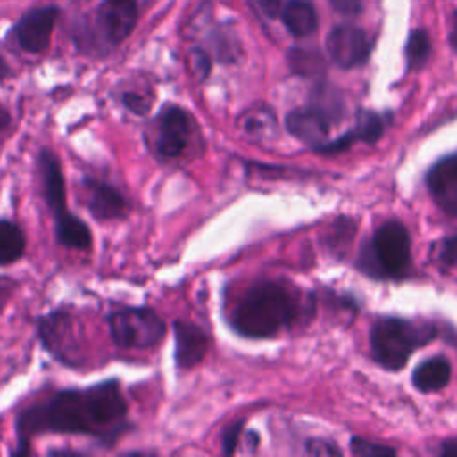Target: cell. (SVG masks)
Wrapping results in <instances>:
<instances>
[{
    "instance_id": "2",
    "label": "cell",
    "mask_w": 457,
    "mask_h": 457,
    "mask_svg": "<svg viewBox=\"0 0 457 457\" xmlns=\"http://www.w3.org/2000/svg\"><path fill=\"white\" fill-rule=\"evenodd\" d=\"M298 298L280 282L266 280L252 286L232 312V327L252 339H268L293 325Z\"/></svg>"
},
{
    "instance_id": "11",
    "label": "cell",
    "mask_w": 457,
    "mask_h": 457,
    "mask_svg": "<svg viewBox=\"0 0 457 457\" xmlns=\"http://www.w3.org/2000/svg\"><path fill=\"white\" fill-rule=\"evenodd\" d=\"M84 191V207L96 221H116L127 218L130 202L125 193L111 180L96 175H84L80 179Z\"/></svg>"
},
{
    "instance_id": "21",
    "label": "cell",
    "mask_w": 457,
    "mask_h": 457,
    "mask_svg": "<svg viewBox=\"0 0 457 457\" xmlns=\"http://www.w3.org/2000/svg\"><path fill=\"white\" fill-rule=\"evenodd\" d=\"M432 52L430 37L428 32L423 29H416L409 34L407 45H405V61H407V70L416 71L425 66Z\"/></svg>"
},
{
    "instance_id": "22",
    "label": "cell",
    "mask_w": 457,
    "mask_h": 457,
    "mask_svg": "<svg viewBox=\"0 0 457 457\" xmlns=\"http://www.w3.org/2000/svg\"><path fill=\"white\" fill-rule=\"evenodd\" d=\"M120 104L134 116H146L152 109V96L136 89H125L120 95Z\"/></svg>"
},
{
    "instance_id": "12",
    "label": "cell",
    "mask_w": 457,
    "mask_h": 457,
    "mask_svg": "<svg viewBox=\"0 0 457 457\" xmlns=\"http://www.w3.org/2000/svg\"><path fill=\"white\" fill-rule=\"evenodd\" d=\"M325 45L332 62L343 70L364 64L371 52V39L366 30L350 23L336 25L328 32Z\"/></svg>"
},
{
    "instance_id": "10",
    "label": "cell",
    "mask_w": 457,
    "mask_h": 457,
    "mask_svg": "<svg viewBox=\"0 0 457 457\" xmlns=\"http://www.w3.org/2000/svg\"><path fill=\"white\" fill-rule=\"evenodd\" d=\"M59 12H61L59 7L54 4L29 9L11 27L9 37L25 54H30V55L45 54L50 46Z\"/></svg>"
},
{
    "instance_id": "3",
    "label": "cell",
    "mask_w": 457,
    "mask_h": 457,
    "mask_svg": "<svg viewBox=\"0 0 457 457\" xmlns=\"http://www.w3.org/2000/svg\"><path fill=\"white\" fill-rule=\"evenodd\" d=\"M36 168L43 200L54 218L55 243L68 250L89 252L93 248V232L89 225L66 205V179L59 155L48 146H41L36 155Z\"/></svg>"
},
{
    "instance_id": "35",
    "label": "cell",
    "mask_w": 457,
    "mask_h": 457,
    "mask_svg": "<svg viewBox=\"0 0 457 457\" xmlns=\"http://www.w3.org/2000/svg\"><path fill=\"white\" fill-rule=\"evenodd\" d=\"M11 77H12V70H11L9 62L5 61V57L0 54V84H4Z\"/></svg>"
},
{
    "instance_id": "23",
    "label": "cell",
    "mask_w": 457,
    "mask_h": 457,
    "mask_svg": "<svg viewBox=\"0 0 457 457\" xmlns=\"http://www.w3.org/2000/svg\"><path fill=\"white\" fill-rule=\"evenodd\" d=\"M350 450L353 455H362V457H382V455L396 453V450L393 446H387L382 443H373V441H368L362 437H352Z\"/></svg>"
},
{
    "instance_id": "24",
    "label": "cell",
    "mask_w": 457,
    "mask_h": 457,
    "mask_svg": "<svg viewBox=\"0 0 457 457\" xmlns=\"http://www.w3.org/2000/svg\"><path fill=\"white\" fill-rule=\"evenodd\" d=\"M323 61H320L318 55H311L303 50L295 48V52H291V66L298 71V73H316L321 68Z\"/></svg>"
},
{
    "instance_id": "19",
    "label": "cell",
    "mask_w": 457,
    "mask_h": 457,
    "mask_svg": "<svg viewBox=\"0 0 457 457\" xmlns=\"http://www.w3.org/2000/svg\"><path fill=\"white\" fill-rule=\"evenodd\" d=\"M27 252V234L11 218H0V266H11L23 259Z\"/></svg>"
},
{
    "instance_id": "29",
    "label": "cell",
    "mask_w": 457,
    "mask_h": 457,
    "mask_svg": "<svg viewBox=\"0 0 457 457\" xmlns=\"http://www.w3.org/2000/svg\"><path fill=\"white\" fill-rule=\"evenodd\" d=\"M332 9L343 16H355L362 9V0H328Z\"/></svg>"
},
{
    "instance_id": "7",
    "label": "cell",
    "mask_w": 457,
    "mask_h": 457,
    "mask_svg": "<svg viewBox=\"0 0 457 457\" xmlns=\"http://www.w3.org/2000/svg\"><path fill=\"white\" fill-rule=\"evenodd\" d=\"M36 334L41 348L61 366L82 370L86 352L77 318L66 307H55L36 320Z\"/></svg>"
},
{
    "instance_id": "20",
    "label": "cell",
    "mask_w": 457,
    "mask_h": 457,
    "mask_svg": "<svg viewBox=\"0 0 457 457\" xmlns=\"http://www.w3.org/2000/svg\"><path fill=\"white\" fill-rule=\"evenodd\" d=\"M239 125H241V130L252 139H268L275 134V129H277L275 116L266 107H259L245 112L243 118L239 120Z\"/></svg>"
},
{
    "instance_id": "32",
    "label": "cell",
    "mask_w": 457,
    "mask_h": 457,
    "mask_svg": "<svg viewBox=\"0 0 457 457\" xmlns=\"http://www.w3.org/2000/svg\"><path fill=\"white\" fill-rule=\"evenodd\" d=\"M448 43L452 50L457 54V11L452 12L450 16V29H448Z\"/></svg>"
},
{
    "instance_id": "8",
    "label": "cell",
    "mask_w": 457,
    "mask_h": 457,
    "mask_svg": "<svg viewBox=\"0 0 457 457\" xmlns=\"http://www.w3.org/2000/svg\"><path fill=\"white\" fill-rule=\"evenodd\" d=\"M107 330L112 345L121 350H148L166 336V321L148 305H123L107 316Z\"/></svg>"
},
{
    "instance_id": "6",
    "label": "cell",
    "mask_w": 457,
    "mask_h": 457,
    "mask_svg": "<svg viewBox=\"0 0 457 457\" xmlns=\"http://www.w3.org/2000/svg\"><path fill=\"white\" fill-rule=\"evenodd\" d=\"M411 266V236L403 223H382L371 241L362 248L359 268L378 278H400Z\"/></svg>"
},
{
    "instance_id": "18",
    "label": "cell",
    "mask_w": 457,
    "mask_h": 457,
    "mask_svg": "<svg viewBox=\"0 0 457 457\" xmlns=\"http://www.w3.org/2000/svg\"><path fill=\"white\" fill-rule=\"evenodd\" d=\"M452 375L450 362L443 357H430L416 366L412 371V384L421 393H434L443 389Z\"/></svg>"
},
{
    "instance_id": "17",
    "label": "cell",
    "mask_w": 457,
    "mask_h": 457,
    "mask_svg": "<svg viewBox=\"0 0 457 457\" xmlns=\"http://www.w3.org/2000/svg\"><path fill=\"white\" fill-rule=\"evenodd\" d=\"M280 18L287 32L295 37L311 36L318 29L316 9L307 0H289L280 11Z\"/></svg>"
},
{
    "instance_id": "4",
    "label": "cell",
    "mask_w": 457,
    "mask_h": 457,
    "mask_svg": "<svg viewBox=\"0 0 457 457\" xmlns=\"http://www.w3.org/2000/svg\"><path fill=\"white\" fill-rule=\"evenodd\" d=\"M137 21V0H100L91 18L75 21L71 39L80 54L102 59L132 36Z\"/></svg>"
},
{
    "instance_id": "15",
    "label": "cell",
    "mask_w": 457,
    "mask_h": 457,
    "mask_svg": "<svg viewBox=\"0 0 457 457\" xmlns=\"http://www.w3.org/2000/svg\"><path fill=\"white\" fill-rule=\"evenodd\" d=\"M434 202L448 214L457 216V155L439 159L425 177Z\"/></svg>"
},
{
    "instance_id": "1",
    "label": "cell",
    "mask_w": 457,
    "mask_h": 457,
    "mask_svg": "<svg viewBox=\"0 0 457 457\" xmlns=\"http://www.w3.org/2000/svg\"><path fill=\"white\" fill-rule=\"evenodd\" d=\"M132 430L129 402L120 378L86 387H64L25 405L14 418L16 446L11 455L30 453L37 436L62 434L93 437L102 448H114Z\"/></svg>"
},
{
    "instance_id": "26",
    "label": "cell",
    "mask_w": 457,
    "mask_h": 457,
    "mask_svg": "<svg viewBox=\"0 0 457 457\" xmlns=\"http://www.w3.org/2000/svg\"><path fill=\"white\" fill-rule=\"evenodd\" d=\"M241 427H243V420L228 425L223 434H221V446H223V453L230 455L234 453L237 441H239V434H241Z\"/></svg>"
},
{
    "instance_id": "5",
    "label": "cell",
    "mask_w": 457,
    "mask_h": 457,
    "mask_svg": "<svg viewBox=\"0 0 457 457\" xmlns=\"http://www.w3.org/2000/svg\"><path fill=\"white\" fill-rule=\"evenodd\" d=\"M436 336V327L414 323L396 316H380L370 332V348L373 359L386 370H402L412 352L425 346Z\"/></svg>"
},
{
    "instance_id": "31",
    "label": "cell",
    "mask_w": 457,
    "mask_h": 457,
    "mask_svg": "<svg viewBox=\"0 0 457 457\" xmlns=\"http://www.w3.org/2000/svg\"><path fill=\"white\" fill-rule=\"evenodd\" d=\"M437 453L445 455V457H457V437L443 441L439 450H437Z\"/></svg>"
},
{
    "instance_id": "28",
    "label": "cell",
    "mask_w": 457,
    "mask_h": 457,
    "mask_svg": "<svg viewBox=\"0 0 457 457\" xmlns=\"http://www.w3.org/2000/svg\"><path fill=\"white\" fill-rule=\"evenodd\" d=\"M191 64H193V71L198 75L200 80H204L211 71V59H209L207 52L202 48H193Z\"/></svg>"
},
{
    "instance_id": "34",
    "label": "cell",
    "mask_w": 457,
    "mask_h": 457,
    "mask_svg": "<svg viewBox=\"0 0 457 457\" xmlns=\"http://www.w3.org/2000/svg\"><path fill=\"white\" fill-rule=\"evenodd\" d=\"M12 286H16V282L12 278L0 277V296H2L4 303L9 300V295H4V291H12ZM0 311H2V305H0Z\"/></svg>"
},
{
    "instance_id": "13",
    "label": "cell",
    "mask_w": 457,
    "mask_h": 457,
    "mask_svg": "<svg viewBox=\"0 0 457 457\" xmlns=\"http://www.w3.org/2000/svg\"><path fill=\"white\" fill-rule=\"evenodd\" d=\"M334 121L336 118L328 111H325L321 105L312 102L311 105L293 109L286 116V129L296 139L318 148L320 145L327 143L330 125Z\"/></svg>"
},
{
    "instance_id": "9",
    "label": "cell",
    "mask_w": 457,
    "mask_h": 457,
    "mask_svg": "<svg viewBox=\"0 0 457 457\" xmlns=\"http://www.w3.org/2000/svg\"><path fill=\"white\" fill-rule=\"evenodd\" d=\"M195 132L196 123L189 111L177 104H168L152 120L145 139L155 159L175 161L191 146Z\"/></svg>"
},
{
    "instance_id": "27",
    "label": "cell",
    "mask_w": 457,
    "mask_h": 457,
    "mask_svg": "<svg viewBox=\"0 0 457 457\" xmlns=\"http://www.w3.org/2000/svg\"><path fill=\"white\" fill-rule=\"evenodd\" d=\"M305 450L311 455H341V450L336 443L327 439H309Z\"/></svg>"
},
{
    "instance_id": "14",
    "label": "cell",
    "mask_w": 457,
    "mask_h": 457,
    "mask_svg": "<svg viewBox=\"0 0 457 457\" xmlns=\"http://www.w3.org/2000/svg\"><path fill=\"white\" fill-rule=\"evenodd\" d=\"M171 328L175 337V366L179 370H191L200 364L209 350V337L204 328L187 320H175Z\"/></svg>"
},
{
    "instance_id": "30",
    "label": "cell",
    "mask_w": 457,
    "mask_h": 457,
    "mask_svg": "<svg viewBox=\"0 0 457 457\" xmlns=\"http://www.w3.org/2000/svg\"><path fill=\"white\" fill-rule=\"evenodd\" d=\"M253 4L259 7V11L266 18H278L282 11V0H253Z\"/></svg>"
},
{
    "instance_id": "33",
    "label": "cell",
    "mask_w": 457,
    "mask_h": 457,
    "mask_svg": "<svg viewBox=\"0 0 457 457\" xmlns=\"http://www.w3.org/2000/svg\"><path fill=\"white\" fill-rule=\"evenodd\" d=\"M12 125V116H11V111L0 102V132L2 130H7L11 129Z\"/></svg>"
},
{
    "instance_id": "25",
    "label": "cell",
    "mask_w": 457,
    "mask_h": 457,
    "mask_svg": "<svg viewBox=\"0 0 457 457\" xmlns=\"http://www.w3.org/2000/svg\"><path fill=\"white\" fill-rule=\"evenodd\" d=\"M436 257L443 266L457 268V234H452L439 243Z\"/></svg>"
},
{
    "instance_id": "16",
    "label": "cell",
    "mask_w": 457,
    "mask_h": 457,
    "mask_svg": "<svg viewBox=\"0 0 457 457\" xmlns=\"http://www.w3.org/2000/svg\"><path fill=\"white\" fill-rule=\"evenodd\" d=\"M387 127V118L373 112V111H361L357 114V121L355 127L350 129L348 132H345L343 136H339L334 141L323 143L318 148H314L320 154H339L345 152L346 148H350L355 141H364V143H375L377 139L382 137L384 130Z\"/></svg>"
}]
</instances>
